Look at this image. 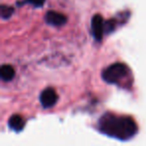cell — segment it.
I'll use <instances>...</instances> for the list:
<instances>
[{
    "mask_svg": "<svg viewBox=\"0 0 146 146\" xmlns=\"http://www.w3.org/2000/svg\"><path fill=\"white\" fill-rule=\"evenodd\" d=\"M98 127L105 135L121 140L129 139L137 132V125L131 117L111 113L104 114L100 118Z\"/></svg>",
    "mask_w": 146,
    "mask_h": 146,
    "instance_id": "6da1fadb",
    "label": "cell"
},
{
    "mask_svg": "<svg viewBox=\"0 0 146 146\" xmlns=\"http://www.w3.org/2000/svg\"><path fill=\"white\" fill-rule=\"evenodd\" d=\"M129 68L124 63H113L102 72V78L109 84H119L128 75Z\"/></svg>",
    "mask_w": 146,
    "mask_h": 146,
    "instance_id": "7a4b0ae2",
    "label": "cell"
},
{
    "mask_svg": "<svg viewBox=\"0 0 146 146\" xmlns=\"http://www.w3.org/2000/svg\"><path fill=\"white\" fill-rule=\"evenodd\" d=\"M91 31L94 38L97 41H101L105 31V22L100 14H96L92 17L91 20Z\"/></svg>",
    "mask_w": 146,
    "mask_h": 146,
    "instance_id": "3957f363",
    "label": "cell"
},
{
    "mask_svg": "<svg viewBox=\"0 0 146 146\" xmlns=\"http://www.w3.org/2000/svg\"><path fill=\"white\" fill-rule=\"evenodd\" d=\"M58 95L53 88L49 87L44 89L40 94V102L41 105L44 108H51L56 104Z\"/></svg>",
    "mask_w": 146,
    "mask_h": 146,
    "instance_id": "277c9868",
    "label": "cell"
},
{
    "mask_svg": "<svg viewBox=\"0 0 146 146\" xmlns=\"http://www.w3.org/2000/svg\"><path fill=\"white\" fill-rule=\"evenodd\" d=\"M45 21L53 26H62L66 23L67 18L65 15L56 11H48L45 14Z\"/></svg>",
    "mask_w": 146,
    "mask_h": 146,
    "instance_id": "5b68a950",
    "label": "cell"
},
{
    "mask_svg": "<svg viewBox=\"0 0 146 146\" xmlns=\"http://www.w3.org/2000/svg\"><path fill=\"white\" fill-rule=\"evenodd\" d=\"M8 125L11 129H13L14 131H21L23 129L25 125V121L20 115H17V114H14L12 115L8 120Z\"/></svg>",
    "mask_w": 146,
    "mask_h": 146,
    "instance_id": "8992f818",
    "label": "cell"
},
{
    "mask_svg": "<svg viewBox=\"0 0 146 146\" xmlns=\"http://www.w3.org/2000/svg\"><path fill=\"white\" fill-rule=\"evenodd\" d=\"M0 76H1V79L4 81H10L15 76L14 68L9 64L2 65L1 69H0Z\"/></svg>",
    "mask_w": 146,
    "mask_h": 146,
    "instance_id": "52a82bcc",
    "label": "cell"
},
{
    "mask_svg": "<svg viewBox=\"0 0 146 146\" xmlns=\"http://www.w3.org/2000/svg\"><path fill=\"white\" fill-rule=\"evenodd\" d=\"M13 8L10 6H6V5H2L1 6V17L3 19H7L13 14Z\"/></svg>",
    "mask_w": 146,
    "mask_h": 146,
    "instance_id": "ba28073f",
    "label": "cell"
},
{
    "mask_svg": "<svg viewBox=\"0 0 146 146\" xmlns=\"http://www.w3.org/2000/svg\"><path fill=\"white\" fill-rule=\"evenodd\" d=\"M27 2L34 5L35 7H41V6H43V4H44L45 0H27Z\"/></svg>",
    "mask_w": 146,
    "mask_h": 146,
    "instance_id": "9c48e42d",
    "label": "cell"
}]
</instances>
